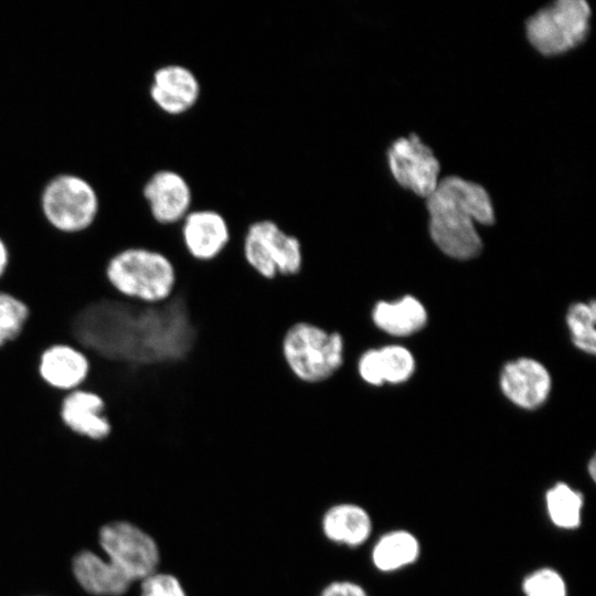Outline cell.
<instances>
[{
	"label": "cell",
	"mask_w": 596,
	"mask_h": 596,
	"mask_svg": "<svg viewBox=\"0 0 596 596\" xmlns=\"http://www.w3.org/2000/svg\"><path fill=\"white\" fill-rule=\"evenodd\" d=\"M428 230L434 244L448 257L468 260L482 251L476 224L492 225L494 209L488 191L457 175L439 180L426 199Z\"/></svg>",
	"instance_id": "obj_1"
},
{
	"label": "cell",
	"mask_w": 596,
	"mask_h": 596,
	"mask_svg": "<svg viewBox=\"0 0 596 596\" xmlns=\"http://www.w3.org/2000/svg\"><path fill=\"white\" fill-rule=\"evenodd\" d=\"M104 278L117 297L143 306H159L173 298L178 272L163 252L130 245L116 251L106 262Z\"/></svg>",
	"instance_id": "obj_2"
},
{
	"label": "cell",
	"mask_w": 596,
	"mask_h": 596,
	"mask_svg": "<svg viewBox=\"0 0 596 596\" xmlns=\"http://www.w3.org/2000/svg\"><path fill=\"white\" fill-rule=\"evenodd\" d=\"M344 337L309 321H297L284 332L279 351L291 376L307 385L332 379L345 363Z\"/></svg>",
	"instance_id": "obj_3"
},
{
	"label": "cell",
	"mask_w": 596,
	"mask_h": 596,
	"mask_svg": "<svg viewBox=\"0 0 596 596\" xmlns=\"http://www.w3.org/2000/svg\"><path fill=\"white\" fill-rule=\"evenodd\" d=\"M40 211L49 230L60 236L75 237L98 223L100 202L95 187L86 178L64 172L44 184Z\"/></svg>",
	"instance_id": "obj_4"
},
{
	"label": "cell",
	"mask_w": 596,
	"mask_h": 596,
	"mask_svg": "<svg viewBox=\"0 0 596 596\" xmlns=\"http://www.w3.org/2000/svg\"><path fill=\"white\" fill-rule=\"evenodd\" d=\"M241 255L248 269L268 281L299 275L305 262L301 240L272 216L247 223L241 237Z\"/></svg>",
	"instance_id": "obj_5"
},
{
	"label": "cell",
	"mask_w": 596,
	"mask_h": 596,
	"mask_svg": "<svg viewBox=\"0 0 596 596\" xmlns=\"http://www.w3.org/2000/svg\"><path fill=\"white\" fill-rule=\"evenodd\" d=\"M99 552L134 584L160 570L161 549L157 539L128 519L103 522L96 531Z\"/></svg>",
	"instance_id": "obj_6"
},
{
	"label": "cell",
	"mask_w": 596,
	"mask_h": 596,
	"mask_svg": "<svg viewBox=\"0 0 596 596\" xmlns=\"http://www.w3.org/2000/svg\"><path fill=\"white\" fill-rule=\"evenodd\" d=\"M590 15L584 0H557L525 21L528 41L544 56L564 54L586 40Z\"/></svg>",
	"instance_id": "obj_7"
},
{
	"label": "cell",
	"mask_w": 596,
	"mask_h": 596,
	"mask_svg": "<svg viewBox=\"0 0 596 596\" xmlns=\"http://www.w3.org/2000/svg\"><path fill=\"white\" fill-rule=\"evenodd\" d=\"M389 169L404 189L427 199L439 182L440 164L433 150L416 134L400 137L386 151Z\"/></svg>",
	"instance_id": "obj_8"
},
{
	"label": "cell",
	"mask_w": 596,
	"mask_h": 596,
	"mask_svg": "<svg viewBox=\"0 0 596 596\" xmlns=\"http://www.w3.org/2000/svg\"><path fill=\"white\" fill-rule=\"evenodd\" d=\"M175 228L184 253L199 264L220 258L233 240L228 217L214 207H193Z\"/></svg>",
	"instance_id": "obj_9"
},
{
	"label": "cell",
	"mask_w": 596,
	"mask_h": 596,
	"mask_svg": "<svg viewBox=\"0 0 596 596\" xmlns=\"http://www.w3.org/2000/svg\"><path fill=\"white\" fill-rule=\"evenodd\" d=\"M141 193L149 217L158 227H177L194 207L190 182L173 169H159L150 174Z\"/></svg>",
	"instance_id": "obj_10"
},
{
	"label": "cell",
	"mask_w": 596,
	"mask_h": 596,
	"mask_svg": "<svg viewBox=\"0 0 596 596\" xmlns=\"http://www.w3.org/2000/svg\"><path fill=\"white\" fill-rule=\"evenodd\" d=\"M93 361L86 350L72 342H53L41 350L36 374L49 390L65 394L87 384Z\"/></svg>",
	"instance_id": "obj_11"
},
{
	"label": "cell",
	"mask_w": 596,
	"mask_h": 596,
	"mask_svg": "<svg viewBox=\"0 0 596 596\" xmlns=\"http://www.w3.org/2000/svg\"><path fill=\"white\" fill-rule=\"evenodd\" d=\"M105 398L96 390L83 386L62 395L57 416L71 435L91 443L108 439L113 425L106 414Z\"/></svg>",
	"instance_id": "obj_12"
},
{
	"label": "cell",
	"mask_w": 596,
	"mask_h": 596,
	"mask_svg": "<svg viewBox=\"0 0 596 596\" xmlns=\"http://www.w3.org/2000/svg\"><path fill=\"white\" fill-rule=\"evenodd\" d=\"M148 93L151 102L163 114L181 116L196 106L202 86L190 67L168 63L153 71Z\"/></svg>",
	"instance_id": "obj_13"
},
{
	"label": "cell",
	"mask_w": 596,
	"mask_h": 596,
	"mask_svg": "<svg viewBox=\"0 0 596 596\" xmlns=\"http://www.w3.org/2000/svg\"><path fill=\"white\" fill-rule=\"evenodd\" d=\"M503 395L515 406L534 411L544 405L552 391V376L536 359L521 356L507 362L500 372Z\"/></svg>",
	"instance_id": "obj_14"
},
{
	"label": "cell",
	"mask_w": 596,
	"mask_h": 596,
	"mask_svg": "<svg viewBox=\"0 0 596 596\" xmlns=\"http://www.w3.org/2000/svg\"><path fill=\"white\" fill-rule=\"evenodd\" d=\"M70 573L88 596H126L135 585L100 552L83 547L70 560Z\"/></svg>",
	"instance_id": "obj_15"
},
{
	"label": "cell",
	"mask_w": 596,
	"mask_h": 596,
	"mask_svg": "<svg viewBox=\"0 0 596 596\" xmlns=\"http://www.w3.org/2000/svg\"><path fill=\"white\" fill-rule=\"evenodd\" d=\"M319 524L328 542L350 549L363 545L373 531L370 513L353 502L331 504L323 511Z\"/></svg>",
	"instance_id": "obj_16"
},
{
	"label": "cell",
	"mask_w": 596,
	"mask_h": 596,
	"mask_svg": "<svg viewBox=\"0 0 596 596\" xmlns=\"http://www.w3.org/2000/svg\"><path fill=\"white\" fill-rule=\"evenodd\" d=\"M369 316L375 329L394 337L417 333L428 320L425 306L412 295L394 301L380 299L371 306Z\"/></svg>",
	"instance_id": "obj_17"
},
{
	"label": "cell",
	"mask_w": 596,
	"mask_h": 596,
	"mask_svg": "<svg viewBox=\"0 0 596 596\" xmlns=\"http://www.w3.org/2000/svg\"><path fill=\"white\" fill-rule=\"evenodd\" d=\"M421 545L417 538L405 530L381 535L371 550L373 566L383 573L401 570L417 561Z\"/></svg>",
	"instance_id": "obj_18"
},
{
	"label": "cell",
	"mask_w": 596,
	"mask_h": 596,
	"mask_svg": "<svg viewBox=\"0 0 596 596\" xmlns=\"http://www.w3.org/2000/svg\"><path fill=\"white\" fill-rule=\"evenodd\" d=\"M545 503L555 526L573 530L581 525L584 497L578 490L560 481L546 491Z\"/></svg>",
	"instance_id": "obj_19"
},
{
	"label": "cell",
	"mask_w": 596,
	"mask_h": 596,
	"mask_svg": "<svg viewBox=\"0 0 596 596\" xmlns=\"http://www.w3.org/2000/svg\"><path fill=\"white\" fill-rule=\"evenodd\" d=\"M30 317V307L23 299L0 288V351L20 339Z\"/></svg>",
	"instance_id": "obj_20"
},
{
	"label": "cell",
	"mask_w": 596,
	"mask_h": 596,
	"mask_svg": "<svg viewBox=\"0 0 596 596\" xmlns=\"http://www.w3.org/2000/svg\"><path fill=\"white\" fill-rule=\"evenodd\" d=\"M565 320L574 347L584 353L594 355L596 352L595 300L572 304L567 309Z\"/></svg>",
	"instance_id": "obj_21"
},
{
	"label": "cell",
	"mask_w": 596,
	"mask_h": 596,
	"mask_svg": "<svg viewBox=\"0 0 596 596\" xmlns=\"http://www.w3.org/2000/svg\"><path fill=\"white\" fill-rule=\"evenodd\" d=\"M377 349L384 384H401L412 377L416 361L407 348L401 344H385Z\"/></svg>",
	"instance_id": "obj_22"
},
{
	"label": "cell",
	"mask_w": 596,
	"mask_h": 596,
	"mask_svg": "<svg viewBox=\"0 0 596 596\" xmlns=\"http://www.w3.org/2000/svg\"><path fill=\"white\" fill-rule=\"evenodd\" d=\"M522 590L525 596H567L564 578L551 567H542L526 575Z\"/></svg>",
	"instance_id": "obj_23"
},
{
	"label": "cell",
	"mask_w": 596,
	"mask_h": 596,
	"mask_svg": "<svg viewBox=\"0 0 596 596\" xmlns=\"http://www.w3.org/2000/svg\"><path fill=\"white\" fill-rule=\"evenodd\" d=\"M138 585V596H190L175 574L161 570L150 574Z\"/></svg>",
	"instance_id": "obj_24"
},
{
	"label": "cell",
	"mask_w": 596,
	"mask_h": 596,
	"mask_svg": "<svg viewBox=\"0 0 596 596\" xmlns=\"http://www.w3.org/2000/svg\"><path fill=\"white\" fill-rule=\"evenodd\" d=\"M317 596H369L365 588L350 579H334L327 583Z\"/></svg>",
	"instance_id": "obj_25"
},
{
	"label": "cell",
	"mask_w": 596,
	"mask_h": 596,
	"mask_svg": "<svg viewBox=\"0 0 596 596\" xmlns=\"http://www.w3.org/2000/svg\"><path fill=\"white\" fill-rule=\"evenodd\" d=\"M11 249L8 242L0 234V281L6 277L11 265Z\"/></svg>",
	"instance_id": "obj_26"
},
{
	"label": "cell",
	"mask_w": 596,
	"mask_h": 596,
	"mask_svg": "<svg viewBox=\"0 0 596 596\" xmlns=\"http://www.w3.org/2000/svg\"><path fill=\"white\" fill-rule=\"evenodd\" d=\"M587 471L590 476V478L595 481L596 477V458L593 456L587 465Z\"/></svg>",
	"instance_id": "obj_27"
},
{
	"label": "cell",
	"mask_w": 596,
	"mask_h": 596,
	"mask_svg": "<svg viewBox=\"0 0 596 596\" xmlns=\"http://www.w3.org/2000/svg\"><path fill=\"white\" fill-rule=\"evenodd\" d=\"M26 596H50V595H26Z\"/></svg>",
	"instance_id": "obj_28"
}]
</instances>
